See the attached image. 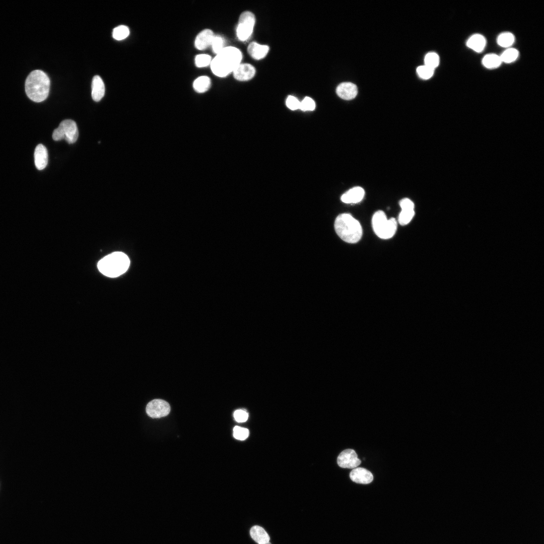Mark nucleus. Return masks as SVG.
I'll use <instances>...</instances> for the list:
<instances>
[{
  "label": "nucleus",
  "instance_id": "b1692460",
  "mask_svg": "<svg viewBox=\"0 0 544 544\" xmlns=\"http://www.w3.org/2000/svg\"><path fill=\"white\" fill-rule=\"evenodd\" d=\"M514 39V36L511 33L504 32L498 36L497 43L500 46L507 48L513 44Z\"/></svg>",
  "mask_w": 544,
  "mask_h": 544
},
{
  "label": "nucleus",
  "instance_id": "4468645a",
  "mask_svg": "<svg viewBox=\"0 0 544 544\" xmlns=\"http://www.w3.org/2000/svg\"><path fill=\"white\" fill-rule=\"evenodd\" d=\"M215 35L213 31L206 29L200 32L196 36L194 46L197 49L203 50L211 45Z\"/></svg>",
  "mask_w": 544,
  "mask_h": 544
},
{
  "label": "nucleus",
  "instance_id": "f8f14e48",
  "mask_svg": "<svg viewBox=\"0 0 544 544\" xmlns=\"http://www.w3.org/2000/svg\"><path fill=\"white\" fill-rule=\"evenodd\" d=\"M336 93L341 98L350 100L356 97L358 93V88L356 85L352 83L344 82L337 86Z\"/></svg>",
  "mask_w": 544,
  "mask_h": 544
},
{
  "label": "nucleus",
  "instance_id": "ddd939ff",
  "mask_svg": "<svg viewBox=\"0 0 544 544\" xmlns=\"http://www.w3.org/2000/svg\"><path fill=\"white\" fill-rule=\"evenodd\" d=\"M350 478L353 482L361 484H369L373 480L372 473L363 467L354 468L350 473Z\"/></svg>",
  "mask_w": 544,
  "mask_h": 544
},
{
  "label": "nucleus",
  "instance_id": "a878e982",
  "mask_svg": "<svg viewBox=\"0 0 544 544\" xmlns=\"http://www.w3.org/2000/svg\"><path fill=\"white\" fill-rule=\"evenodd\" d=\"M425 65L435 70L439 63V56L435 52H429L425 57Z\"/></svg>",
  "mask_w": 544,
  "mask_h": 544
},
{
  "label": "nucleus",
  "instance_id": "aec40b11",
  "mask_svg": "<svg viewBox=\"0 0 544 544\" xmlns=\"http://www.w3.org/2000/svg\"><path fill=\"white\" fill-rule=\"evenodd\" d=\"M485 37L479 34L472 35L467 41L466 45L475 52H482L486 46Z\"/></svg>",
  "mask_w": 544,
  "mask_h": 544
},
{
  "label": "nucleus",
  "instance_id": "5701e85b",
  "mask_svg": "<svg viewBox=\"0 0 544 544\" xmlns=\"http://www.w3.org/2000/svg\"><path fill=\"white\" fill-rule=\"evenodd\" d=\"M519 55L518 51L513 48L506 49L500 56L502 62L511 63L515 61Z\"/></svg>",
  "mask_w": 544,
  "mask_h": 544
},
{
  "label": "nucleus",
  "instance_id": "423d86ee",
  "mask_svg": "<svg viewBox=\"0 0 544 544\" xmlns=\"http://www.w3.org/2000/svg\"><path fill=\"white\" fill-rule=\"evenodd\" d=\"M79 132L76 122L71 119L62 121L58 127L52 133V138L58 141L64 139L69 144L75 143L78 138Z\"/></svg>",
  "mask_w": 544,
  "mask_h": 544
},
{
  "label": "nucleus",
  "instance_id": "9d476101",
  "mask_svg": "<svg viewBox=\"0 0 544 544\" xmlns=\"http://www.w3.org/2000/svg\"><path fill=\"white\" fill-rule=\"evenodd\" d=\"M399 206L401 208L398 222L401 226L408 224L413 219L415 216V205L414 202L408 198H404L399 201Z\"/></svg>",
  "mask_w": 544,
  "mask_h": 544
},
{
  "label": "nucleus",
  "instance_id": "1a4fd4ad",
  "mask_svg": "<svg viewBox=\"0 0 544 544\" xmlns=\"http://www.w3.org/2000/svg\"><path fill=\"white\" fill-rule=\"evenodd\" d=\"M337 463L343 468H355L360 464L361 461L358 458V455L354 450L347 449L339 454Z\"/></svg>",
  "mask_w": 544,
  "mask_h": 544
},
{
  "label": "nucleus",
  "instance_id": "c85d7f7f",
  "mask_svg": "<svg viewBox=\"0 0 544 544\" xmlns=\"http://www.w3.org/2000/svg\"><path fill=\"white\" fill-rule=\"evenodd\" d=\"M211 56L206 54L197 55L195 58V63L198 67L207 66L211 64Z\"/></svg>",
  "mask_w": 544,
  "mask_h": 544
},
{
  "label": "nucleus",
  "instance_id": "c756f323",
  "mask_svg": "<svg viewBox=\"0 0 544 544\" xmlns=\"http://www.w3.org/2000/svg\"><path fill=\"white\" fill-rule=\"evenodd\" d=\"M315 108V103L310 97H306L300 102L299 109L303 111H312Z\"/></svg>",
  "mask_w": 544,
  "mask_h": 544
},
{
  "label": "nucleus",
  "instance_id": "bb28decb",
  "mask_svg": "<svg viewBox=\"0 0 544 544\" xmlns=\"http://www.w3.org/2000/svg\"><path fill=\"white\" fill-rule=\"evenodd\" d=\"M224 45V38L219 35H215L211 44L213 51L217 54L225 47Z\"/></svg>",
  "mask_w": 544,
  "mask_h": 544
},
{
  "label": "nucleus",
  "instance_id": "473e14b6",
  "mask_svg": "<svg viewBox=\"0 0 544 544\" xmlns=\"http://www.w3.org/2000/svg\"><path fill=\"white\" fill-rule=\"evenodd\" d=\"M234 417L237 422H245L248 419V414L245 410H238L235 411Z\"/></svg>",
  "mask_w": 544,
  "mask_h": 544
},
{
  "label": "nucleus",
  "instance_id": "f3484780",
  "mask_svg": "<svg viewBox=\"0 0 544 544\" xmlns=\"http://www.w3.org/2000/svg\"><path fill=\"white\" fill-rule=\"evenodd\" d=\"M269 51V47L265 45H261L255 42H251L248 47L247 51L253 59L260 60L264 58Z\"/></svg>",
  "mask_w": 544,
  "mask_h": 544
},
{
  "label": "nucleus",
  "instance_id": "4be33fe9",
  "mask_svg": "<svg viewBox=\"0 0 544 544\" xmlns=\"http://www.w3.org/2000/svg\"><path fill=\"white\" fill-rule=\"evenodd\" d=\"M483 65L488 69H495L499 67L502 63L500 56L495 54L486 55L482 59Z\"/></svg>",
  "mask_w": 544,
  "mask_h": 544
},
{
  "label": "nucleus",
  "instance_id": "9b49d317",
  "mask_svg": "<svg viewBox=\"0 0 544 544\" xmlns=\"http://www.w3.org/2000/svg\"><path fill=\"white\" fill-rule=\"evenodd\" d=\"M255 67L249 63H240L232 72L234 78L240 81L251 80L255 74Z\"/></svg>",
  "mask_w": 544,
  "mask_h": 544
},
{
  "label": "nucleus",
  "instance_id": "72a5a7b5",
  "mask_svg": "<svg viewBox=\"0 0 544 544\" xmlns=\"http://www.w3.org/2000/svg\"><path fill=\"white\" fill-rule=\"evenodd\" d=\"M266 544H271V543H270L269 542H267V543Z\"/></svg>",
  "mask_w": 544,
  "mask_h": 544
},
{
  "label": "nucleus",
  "instance_id": "7ed1b4c3",
  "mask_svg": "<svg viewBox=\"0 0 544 544\" xmlns=\"http://www.w3.org/2000/svg\"><path fill=\"white\" fill-rule=\"evenodd\" d=\"M334 229L337 235L344 241L356 243L361 239L363 230L360 222L351 215H339L334 222Z\"/></svg>",
  "mask_w": 544,
  "mask_h": 544
},
{
  "label": "nucleus",
  "instance_id": "2f4dec72",
  "mask_svg": "<svg viewBox=\"0 0 544 544\" xmlns=\"http://www.w3.org/2000/svg\"><path fill=\"white\" fill-rule=\"evenodd\" d=\"M286 105L291 110L299 109L300 102L294 96H289L286 100Z\"/></svg>",
  "mask_w": 544,
  "mask_h": 544
},
{
  "label": "nucleus",
  "instance_id": "cd10ccee",
  "mask_svg": "<svg viewBox=\"0 0 544 544\" xmlns=\"http://www.w3.org/2000/svg\"><path fill=\"white\" fill-rule=\"evenodd\" d=\"M434 70L426 65H421L417 67V72L419 76L423 79L431 78L434 74Z\"/></svg>",
  "mask_w": 544,
  "mask_h": 544
},
{
  "label": "nucleus",
  "instance_id": "7c9ffc66",
  "mask_svg": "<svg viewBox=\"0 0 544 544\" xmlns=\"http://www.w3.org/2000/svg\"><path fill=\"white\" fill-rule=\"evenodd\" d=\"M249 435V431L247 429L235 426L233 429V436L235 438L240 440L246 439Z\"/></svg>",
  "mask_w": 544,
  "mask_h": 544
},
{
  "label": "nucleus",
  "instance_id": "39448f33",
  "mask_svg": "<svg viewBox=\"0 0 544 544\" xmlns=\"http://www.w3.org/2000/svg\"><path fill=\"white\" fill-rule=\"evenodd\" d=\"M373 229L380 238L388 239L392 238L397 230V221L391 218L388 219L384 212L379 210L376 212L372 219Z\"/></svg>",
  "mask_w": 544,
  "mask_h": 544
},
{
  "label": "nucleus",
  "instance_id": "a211bd4d",
  "mask_svg": "<svg viewBox=\"0 0 544 544\" xmlns=\"http://www.w3.org/2000/svg\"><path fill=\"white\" fill-rule=\"evenodd\" d=\"M105 94V86L103 80L99 76H95L92 83V97L95 101H100Z\"/></svg>",
  "mask_w": 544,
  "mask_h": 544
},
{
  "label": "nucleus",
  "instance_id": "dca6fc26",
  "mask_svg": "<svg viewBox=\"0 0 544 544\" xmlns=\"http://www.w3.org/2000/svg\"><path fill=\"white\" fill-rule=\"evenodd\" d=\"M34 157L37 169H44L48 163V152L46 147L42 144L38 145L35 149Z\"/></svg>",
  "mask_w": 544,
  "mask_h": 544
},
{
  "label": "nucleus",
  "instance_id": "f03ea898",
  "mask_svg": "<svg viewBox=\"0 0 544 544\" xmlns=\"http://www.w3.org/2000/svg\"><path fill=\"white\" fill-rule=\"evenodd\" d=\"M50 82L47 75L40 70L32 71L25 79L24 87L27 96L31 101L39 103L48 97Z\"/></svg>",
  "mask_w": 544,
  "mask_h": 544
},
{
  "label": "nucleus",
  "instance_id": "f257e3e1",
  "mask_svg": "<svg viewBox=\"0 0 544 544\" xmlns=\"http://www.w3.org/2000/svg\"><path fill=\"white\" fill-rule=\"evenodd\" d=\"M242 54L233 46L225 47L212 60L211 69L213 73L219 77H225L232 73L241 63Z\"/></svg>",
  "mask_w": 544,
  "mask_h": 544
},
{
  "label": "nucleus",
  "instance_id": "6ab92c4d",
  "mask_svg": "<svg viewBox=\"0 0 544 544\" xmlns=\"http://www.w3.org/2000/svg\"><path fill=\"white\" fill-rule=\"evenodd\" d=\"M252 538L258 544H266L269 542V536L266 531L261 527L255 525L250 530Z\"/></svg>",
  "mask_w": 544,
  "mask_h": 544
},
{
  "label": "nucleus",
  "instance_id": "412c9836",
  "mask_svg": "<svg viewBox=\"0 0 544 544\" xmlns=\"http://www.w3.org/2000/svg\"><path fill=\"white\" fill-rule=\"evenodd\" d=\"M211 85V79L206 76H200L196 79L193 83L194 90L198 93H204L207 91Z\"/></svg>",
  "mask_w": 544,
  "mask_h": 544
},
{
  "label": "nucleus",
  "instance_id": "6e6552de",
  "mask_svg": "<svg viewBox=\"0 0 544 544\" xmlns=\"http://www.w3.org/2000/svg\"><path fill=\"white\" fill-rule=\"evenodd\" d=\"M147 415L153 418H160L167 416L170 411L169 404L166 401L155 399L150 401L146 409Z\"/></svg>",
  "mask_w": 544,
  "mask_h": 544
},
{
  "label": "nucleus",
  "instance_id": "393cba45",
  "mask_svg": "<svg viewBox=\"0 0 544 544\" xmlns=\"http://www.w3.org/2000/svg\"><path fill=\"white\" fill-rule=\"evenodd\" d=\"M129 34V28L125 25H120L115 27L112 32V36L117 40H121L126 38Z\"/></svg>",
  "mask_w": 544,
  "mask_h": 544
},
{
  "label": "nucleus",
  "instance_id": "20e7f679",
  "mask_svg": "<svg viewBox=\"0 0 544 544\" xmlns=\"http://www.w3.org/2000/svg\"><path fill=\"white\" fill-rule=\"evenodd\" d=\"M130 260L121 252H114L101 259L98 263L99 271L110 278H116L124 274L128 268Z\"/></svg>",
  "mask_w": 544,
  "mask_h": 544
},
{
  "label": "nucleus",
  "instance_id": "2eb2a0df",
  "mask_svg": "<svg viewBox=\"0 0 544 544\" xmlns=\"http://www.w3.org/2000/svg\"><path fill=\"white\" fill-rule=\"evenodd\" d=\"M365 191L360 186H356L350 189L341 197V200L346 203H357L360 202L364 198Z\"/></svg>",
  "mask_w": 544,
  "mask_h": 544
},
{
  "label": "nucleus",
  "instance_id": "0eeeda50",
  "mask_svg": "<svg viewBox=\"0 0 544 544\" xmlns=\"http://www.w3.org/2000/svg\"><path fill=\"white\" fill-rule=\"evenodd\" d=\"M254 14L249 11L243 12L240 16L236 34L239 40L246 41L251 36L255 25Z\"/></svg>",
  "mask_w": 544,
  "mask_h": 544
}]
</instances>
